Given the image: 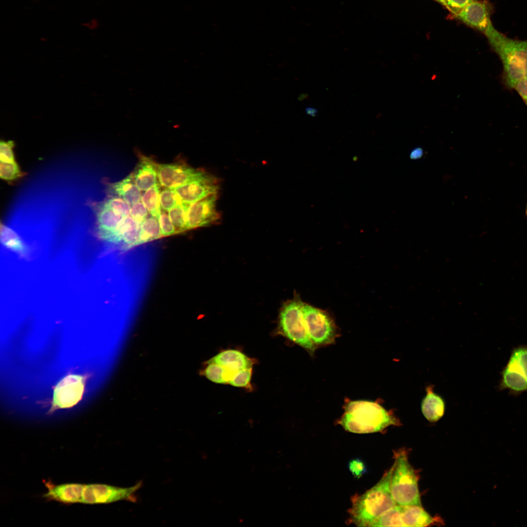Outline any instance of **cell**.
Segmentation results:
<instances>
[{
    "instance_id": "32",
    "label": "cell",
    "mask_w": 527,
    "mask_h": 527,
    "mask_svg": "<svg viewBox=\"0 0 527 527\" xmlns=\"http://www.w3.org/2000/svg\"><path fill=\"white\" fill-rule=\"evenodd\" d=\"M158 220L162 237L176 234L175 227L167 211L162 210Z\"/></svg>"
},
{
    "instance_id": "23",
    "label": "cell",
    "mask_w": 527,
    "mask_h": 527,
    "mask_svg": "<svg viewBox=\"0 0 527 527\" xmlns=\"http://www.w3.org/2000/svg\"><path fill=\"white\" fill-rule=\"evenodd\" d=\"M162 237L158 218L150 215L141 224L139 238L135 246Z\"/></svg>"
},
{
    "instance_id": "12",
    "label": "cell",
    "mask_w": 527,
    "mask_h": 527,
    "mask_svg": "<svg viewBox=\"0 0 527 527\" xmlns=\"http://www.w3.org/2000/svg\"><path fill=\"white\" fill-rule=\"evenodd\" d=\"M219 180L207 172L174 189L183 202L193 203L208 196L218 194Z\"/></svg>"
},
{
    "instance_id": "9",
    "label": "cell",
    "mask_w": 527,
    "mask_h": 527,
    "mask_svg": "<svg viewBox=\"0 0 527 527\" xmlns=\"http://www.w3.org/2000/svg\"><path fill=\"white\" fill-rule=\"evenodd\" d=\"M502 375L504 386L516 391L527 390V348L512 352Z\"/></svg>"
},
{
    "instance_id": "5",
    "label": "cell",
    "mask_w": 527,
    "mask_h": 527,
    "mask_svg": "<svg viewBox=\"0 0 527 527\" xmlns=\"http://www.w3.org/2000/svg\"><path fill=\"white\" fill-rule=\"evenodd\" d=\"M304 304L297 296L285 303L280 311L279 328L284 336L312 355L316 345L306 329L303 315Z\"/></svg>"
},
{
    "instance_id": "25",
    "label": "cell",
    "mask_w": 527,
    "mask_h": 527,
    "mask_svg": "<svg viewBox=\"0 0 527 527\" xmlns=\"http://www.w3.org/2000/svg\"><path fill=\"white\" fill-rule=\"evenodd\" d=\"M370 527H405L402 520L401 506L396 505L385 511Z\"/></svg>"
},
{
    "instance_id": "34",
    "label": "cell",
    "mask_w": 527,
    "mask_h": 527,
    "mask_svg": "<svg viewBox=\"0 0 527 527\" xmlns=\"http://www.w3.org/2000/svg\"><path fill=\"white\" fill-rule=\"evenodd\" d=\"M14 143L12 141H1L0 144V160L3 162H16L13 151Z\"/></svg>"
},
{
    "instance_id": "3",
    "label": "cell",
    "mask_w": 527,
    "mask_h": 527,
    "mask_svg": "<svg viewBox=\"0 0 527 527\" xmlns=\"http://www.w3.org/2000/svg\"><path fill=\"white\" fill-rule=\"evenodd\" d=\"M393 469V465L374 486L352 499L349 513L351 522L356 526L370 527L383 513L397 505L390 489Z\"/></svg>"
},
{
    "instance_id": "29",
    "label": "cell",
    "mask_w": 527,
    "mask_h": 527,
    "mask_svg": "<svg viewBox=\"0 0 527 527\" xmlns=\"http://www.w3.org/2000/svg\"><path fill=\"white\" fill-rule=\"evenodd\" d=\"M162 209L168 212L172 208L183 203L174 189L164 188L160 192Z\"/></svg>"
},
{
    "instance_id": "24",
    "label": "cell",
    "mask_w": 527,
    "mask_h": 527,
    "mask_svg": "<svg viewBox=\"0 0 527 527\" xmlns=\"http://www.w3.org/2000/svg\"><path fill=\"white\" fill-rule=\"evenodd\" d=\"M160 184L157 183L147 189L142 196L141 201L150 215L158 218L162 207L160 202Z\"/></svg>"
},
{
    "instance_id": "2",
    "label": "cell",
    "mask_w": 527,
    "mask_h": 527,
    "mask_svg": "<svg viewBox=\"0 0 527 527\" xmlns=\"http://www.w3.org/2000/svg\"><path fill=\"white\" fill-rule=\"evenodd\" d=\"M339 423L345 430L359 434L379 432L400 424L393 414L378 403L363 400L348 402Z\"/></svg>"
},
{
    "instance_id": "38",
    "label": "cell",
    "mask_w": 527,
    "mask_h": 527,
    "mask_svg": "<svg viewBox=\"0 0 527 527\" xmlns=\"http://www.w3.org/2000/svg\"><path fill=\"white\" fill-rule=\"evenodd\" d=\"M304 111L306 115L313 117H316L318 113V110L316 108L311 106L306 107Z\"/></svg>"
},
{
    "instance_id": "18",
    "label": "cell",
    "mask_w": 527,
    "mask_h": 527,
    "mask_svg": "<svg viewBox=\"0 0 527 527\" xmlns=\"http://www.w3.org/2000/svg\"><path fill=\"white\" fill-rule=\"evenodd\" d=\"M140 226L130 215L125 216L110 243H122L124 249L135 246L139 238Z\"/></svg>"
},
{
    "instance_id": "40",
    "label": "cell",
    "mask_w": 527,
    "mask_h": 527,
    "mask_svg": "<svg viewBox=\"0 0 527 527\" xmlns=\"http://www.w3.org/2000/svg\"><path fill=\"white\" fill-rule=\"evenodd\" d=\"M441 4L443 5L444 0H435Z\"/></svg>"
},
{
    "instance_id": "39",
    "label": "cell",
    "mask_w": 527,
    "mask_h": 527,
    "mask_svg": "<svg viewBox=\"0 0 527 527\" xmlns=\"http://www.w3.org/2000/svg\"><path fill=\"white\" fill-rule=\"evenodd\" d=\"M308 97V94L303 93V94H301L299 95V96L298 97V99L299 101H302L304 100V99H306V98H307Z\"/></svg>"
},
{
    "instance_id": "7",
    "label": "cell",
    "mask_w": 527,
    "mask_h": 527,
    "mask_svg": "<svg viewBox=\"0 0 527 527\" xmlns=\"http://www.w3.org/2000/svg\"><path fill=\"white\" fill-rule=\"evenodd\" d=\"M303 315L309 336L316 346L330 344L334 341L337 329L328 312L304 303Z\"/></svg>"
},
{
    "instance_id": "30",
    "label": "cell",
    "mask_w": 527,
    "mask_h": 527,
    "mask_svg": "<svg viewBox=\"0 0 527 527\" xmlns=\"http://www.w3.org/2000/svg\"><path fill=\"white\" fill-rule=\"evenodd\" d=\"M101 203L123 216L130 215L131 205L120 197L109 195Z\"/></svg>"
},
{
    "instance_id": "41",
    "label": "cell",
    "mask_w": 527,
    "mask_h": 527,
    "mask_svg": "<svg viewBox=\"0 0 527 527\" xmlns=\"http://www.w3.org/2000/svg\"><path fill=\"white\" fill-rule=\"evenodd\" d=\"M526 215L527 216V205H526Z\"/></svg>"
},
{
    "instance_id": "33",
    "label": "cell",
    "mask_w": 527,
    "mask_h": 527,
    "mask_svg": "<svg viewBox=\"0 0 527 527\" xmlns=\"http://www.w3.org/2000/svg\"><path fill=\"white\" fill-rule=\"evenodd\" d=\"M149 212L142 203L138 202L131 205L130 215L139 224H141L147 217Z\"/></svg>"
},
{
    "instance_id": "22",
    "label": "cell",
    "mask_w": 527,
    "mask_h": 527,
    "mask_svg": "<svg viewBox=\"0 0 527 527\" xmlns=\"http://www.w3.org/2000/svg\"><path fill=\"white\" fill-rule=\"evenodd\" d=\"M0 240L3 245L22 258H27L29 250L20 237L13 230L1 224Z\"/></svg>"
},
{
    "instance_id": "1",
    "label": "cell",
    "mask_w": 527,
    "mask_h": 527,
    "mask_svg": "<svg viewBox=\"0 0 527 527\" xmlns=\"http://www.w3.org/2000/svg\"><path fill=\"white\" fill-rule=\"evenodd\" d=\"M484 33L502 63L503 85L513 90L518 81L527 77V39L510 38L496 29L491 22Z\"/></svg>"
},
{
    "instance_id": "13",
    "label": "cell",
    "mask_w": 527,
    "mask_h": 527,
    "mask_svg": "<svg viewBox=\"0 0 527 527\" xmlns=\"http://www.w3.org/2000/svg\"><path fill=\"white\" fill-rule=\"evenodd\" d=\"M491 4L488 1L475 0L454 16L470 27L484 32L491 22Z\"/></svg>"
},
{
    "instance_id": "11",
    "label": "cell",
    "mask_w": 527,
    "mask_h": 527,
    "mask_svg": "<svg viewBox=\"0 0 527 527\" xmlns=\"http://www.w3.org/2000/svg\"><path fill=\"white\" fill-rule=\"evenodd\" d=\"M218 194H212L191 203L187 211L188 230L207 226L221 219L217 209Z\"/></svg>"
},
{
    "instance_id": "26",
    "label": "cell",
    "mask_w": 527,
    "mask_h": 527,
    "mask_svg": "<svg viewBox=\"0 0 527 527\" xmlns=\"http://www.w3.org/2000/svg\"><path fill=\"white\" fill-rule=\"evenodd\" d=\"M203 374L211 382L221 384H228L237 372L229 370L223 366L214 363H206Z\"/></svg>"
},
{
    "instance_id": "21",
    "label": "cell",
    "mask_w": 527,
    "mask_h": 527,
    "mask_svg": "<svg viewBox=\"0 0 527 527\" xmlns=\"http://www.w3.org/2000/svg\"><path fill=\"white\" fill-rule=\"evenodd\" d=\"M426 391V395L422 401V411L428 421L435 422L444 414L445 403L441 397L433 392L431 386L427 387Z\"/></svg>"
},
{
    "instance_id": "20",
    "label": "cell",
    "mask_w": 527,
    "mask_h": 527,
    "mask_svg": "<svg viewBox=\"0 0 527 527\" xmlns=\"http://www.w3.org/2000/svg\"><path fill=\"white\" fill-rule=\"evenodd\" d=\"M402 520L405 527H426L435 523L436 519L418 506H402Z\"/></svg>"
},
{
    "instance_id": "35",
    "label": "cell",
    "mask_w": 527,
    "mask_h": 527,
    "mask_svg": "<svg viewBox=\"0 0 527 527\" xmlns=\"http://www.w3.org/2000/svg\"><path fill=\"white\" fill-rule=\"evenodd\" d=\"M474 0H444L443 5L455 16Z\"/></svg>"
},
{
    "instance_id": "4",
    "label": "cell",
    "mask_w": 527,
    "mask_h": 527,
    "mask_svg": "<svg viewBox=\"0 0 527 527\" xmlns=\"http://www.w3.org/2000/svg\"><path fill=\"white\" fill-rule=\"evenodd\" d=\"M390 489L397 505L422 506L418 479L409 463L407 453L400 450L394 453Z\"/></svg>"
},
{
    "instance_id": "15",
    "label": "cell",
    "mask_w": 527,
    "mask_h": 527,
    "mask_svg": "<svg viewBox=\"0 0 527 527\" xmlns=\"http://www.w3.org/2000/svg\"><path fill=\"white\" fill-rule=\"evenodd\" d=\"M84 485L67 483L55 485L49 481L45 484L48 490L43 497L48 501H55L66 505L82 503Z\"/></svg>"
},
{
    "instance_id": "14",
    "label": "cell",
    "mask_w": 527,
    "mask_h": 527,
    "mask_svg": "<svg viewBox=\"0 0 527 527\" xmlns=\"http://www.w3.org/2000/svg\"><path fill=\"white\" fill-rule=\"evenodd\" d=\"M96 229L98 237L110 243L125 216L102 203L96 206Z\"/></svg>"
},
{
    "instance_id": "28",
    "label": "cell",
    "mask_w": 527,
    "mask_h": 527,
    "mask_svg": "<svg viewBox=\"0 0 527 527\" xmlns=\"http://www.w3.org/2000/svg\"><path fill=\"white\" fill-rule=\"evenodd\" d=\"M25 173L22 172L16 162H0V176L7 182H11L23 177Z\"/></svg>"
},
{
    "instance_id": "17",
    "label": "cell",
    "mask_w": 527,
    "mask_h": 527,
    "mask_svg": "<svg viewBox=\"0 0 527 527\" xmlns=\"http://www.w3.org/2000/svg\"><path fill=\"white\" fill-rule=\"evenodd\" d=\"M206 363H214L232 371L252 368L253 361L243 353L236 350L222 351L209 360Z\"/></svg>"
},
{
    "instance_id": "8",
    "label": "cell",
    "mask_w": 527,
    "mask_h": 527,
    "mask_svg": "<svg viewBox=\"0 0 527 527\" xmlns=\"http://www.w3.org/2000/svg\"><path fill=\"white\" fill-rule=\"evenodd\" d=\"M142 482L133 486L121 487L106 484L84 485L82 492V504H109L120 501L135 502V493L141 488Z\"/></svg>"
},
{
    "instance_id": "31",
    "label": "cell",
    "mask_w": 527,
    "mask_h": 527,
    "mask_svg": "<svg viewBox=\"0 0 527 527\" xmlns=\"http://www.w3.org/2000/svg\"><path fill=\"white\" fill-rule=\"evenodd\" d=\"M252 376V368L237 371L229 382V384L235 387H246L249 385Z\"/></svg>"
},
{
    "instance_id": "6",
    "label": "cell",
    "mask_w": 527,
    "mask_h": 527,
    "mask_svg": "<svg viewBox=\"0 0 527 527\" xmlns=\"http://www.w3.org/2000/svg\"><path fill=\"white\" fill-rule=\"evenodd\" d=\"M89 377L88 374H70L62 379L54 387L48 413L76 405L82 398Z\"/></svg>"
},
{
    "instance_id": "27",
    "label": "cell",
    "mask_w": 527,
    "mask_h": 527,
    "mask_svg": "<svg viewBox=\"0 0 527 527\" xmlns=\"http://www.w3.org/2000/svg\"><path fill=\"white\" fill-rule=\"evenodd\" d=\"M190 204L183 202L168 211L169 216L175 227L176 234L188 230L187 215Z\"/></svg>"
},
{
    "instance_id": "10",
    "label": "cell",
    "mask_w": 527,
    "mask_h": 527,
    "mask_svg": "<svg viewBox=\"0 0 527 527\" xmlns=\"http://www.w3.org/2000/svg\"><path fill=\"white\" fill-rule=\"evenodd\" d=\"M205 172L183 163L158 164V178L164 188L174 189L198 178Z\"/></svg>"
},
{
    "instance_id": "37",
    "label": "cell",
    "mask_w": 527,
    "mask_h": 527,
    "mask_svg": "<svg viewBox=\"0 0 527 527\" xmlns=\"http://www.w3.org/2000/svg\"><path fill=\"white\" fill-rule=\"evenodd\" d=\"M349 467L351 472L355 476H360L365 470L363 463L359 460H354L351 461Z\"/></svg>"
},
{
    "instance_id": "19",
    "label": "cell",
    "mask_w": 527,
    "mask_h": 527,
    "mask_svg": "<svg viewBox=\"0 0 527 527\" xmlns=\"http://www.w3.org/2000/svg\"><path fill=\"white\" fill-rule=\"evenodd\" d=\"M107 191L109 195L120 197L130 205L140 201L142 196L131 174L120 181L109 184Z\"/></svg>"
},
{
    "instance_id": "16",
    "label": "cell",
    "mask_w": 527,
    "mask_h": 527,
    "mask_svg": "<svg viewBox=\"0 0 527 527\" xmlns=\"http://www.w3.org/2000/svg\"><path fill=\"white\" fill-rule=\"evenodd\" d=\"M158 163L145 156H140L133 172V180L141 191H146L157 183Z\"/></svg>"
},
{
    "instance_id": "36",
    "label": "cell",
    "mask_w": 527,
    "mask_h": 527,
    "mask_svg": "<svg viewBox=\"0 0 527 527\" xmlns=\"http://www.w3.org/2000/svg\"><path fill=\"white\" fill-rule=\"evenodd\" d=\"M515 90L527 106V77L518 81L514 87Z\"/></svg>"
}]
</instances>
